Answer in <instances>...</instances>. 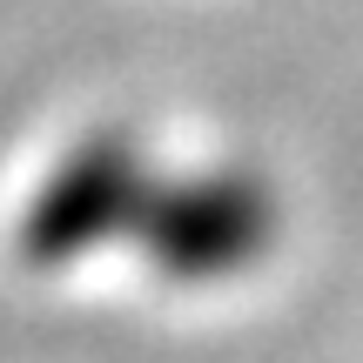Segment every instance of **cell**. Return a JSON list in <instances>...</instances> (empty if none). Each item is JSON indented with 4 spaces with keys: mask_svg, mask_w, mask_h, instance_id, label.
Segmentation results:
<instances>
[{
    "mask_svg": "<svg viewBox=\"0 0 363 363\" xmlns=\"http://www.w3.org/2000/svg\"><path fill=\"white\" fill-rule=\"evenodd\" d=\"M142 208H148L142 162L121 142H88L34 195V208H27V222H21V256H34L40 269H54V262H67V256H81V249L108 242V235L135 229Z\"/></svg>",
    "mask_w": 363,
    "mask_h": 363,
    "instance_id": "cell-1",
    "label": "cell"
},
{
    "mask_svg": "<svg viewBox=\"0 0 363 363\" xmlns=\"http://www.w3.org/2000/svg\"><path fill=\"white\" fill-rule=\"evenodd\" d=\"M135 229L148 235V249L169 276H222L262 249L269 208L249 182H195V189L148 195Z\"/></svg>",
    "mask_w": 363,
    "mask_h": 363,
    "instance_id": "cell-2",
    "label": "cell"
}]
</instances>
